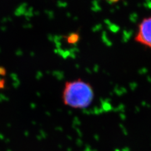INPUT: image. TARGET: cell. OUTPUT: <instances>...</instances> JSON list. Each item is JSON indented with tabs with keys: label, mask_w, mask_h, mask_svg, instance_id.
<instances>
[{
	"label": "cell",
	"mask_w": 151,
	"mask_h": 151,
	"mask_svg": "<svg viewBox=\"0 0 151 151\" xmlns=\"http://www.w3.org/2000/svg\"><path fill=\"white\" fill-rule=\"evenodd\" d=\"M63 37L66 43L69 45H76L78 42L79 41L80 39H81L79 31L72 32L67 35L64 36Z\"/></svg>",
	"instance_id": "obj_3"
},
{
	"label": "cell",
	"mask_w": 151,
	"mask_h": 151,
	"mask_svg": "<svg viewBox=\"0 0 151 151\" xmlns=\"http://www.w3.org/2000/svg\"><path fill=\"white\" fill-rule=\"evenodd\" d=\"M94 96L91 85L81 79H78L65 83L62 98L65 105L76 109H84L90 106Z\"/></svg>",
	"instance_id": "obj_1"
},
{
	"label": "cell",
	"mask_w": 151,
	"mask_h": 151,
	"mask_svg": "<svg viewBox=\"0 0 151 151\" xmlns=\"http://www.w3.org/2000/svg\"><path fill=\"white\" fill-rule=\"evenodd\" d=\"M4 80H0V89H2L4 88Z\"/></svg>",
	"instance_id": "obj_6"
},
{
	"label": "cell",
	"mask_w": 151,
	"mask_h": 151,
	"mask_svg": "<svg viewBox=\"0 0 151 151\" xmlns=\"http://www.w3.org/2000/svg\"><path fill=\"white\" fill-rule=\"evenodd\" d=\"M4 74H6V70L3 68H0V75L4 76Z\"/></svg>",
	"instance_id": "obj_4"
},
{
	"label": "cell",
	"mask_w": 151,
	"mask_h": 151,
	"mask_svg": "<svg viewBox=\"0 0 151 151\" xmlns=\"http://www.w3.org/2000/svg\"><path fill=\"white\" fill-rule=\"evenodd\" d=\"M135 40L138 44L151 49V16L143 18L139 24Z\"/></svg>",
	"instance_id": "obj_2"
},
{
	"label": "cell",
	"mask_w": 151,
	"mask_h": 151,
	"mask_svg": "<svg viewBox=\"0 0 151 151\" xmlns=\"http://www.w3.org/2000/svg\"><path fill=\"white\" fill-rule=\"evenodd\" d=\"M106 1H108V3H111V4H114V3H116L119 1H120V0H106Z\"/></svg>",
	"instance_id": "obj_5"
}]
</instances>
